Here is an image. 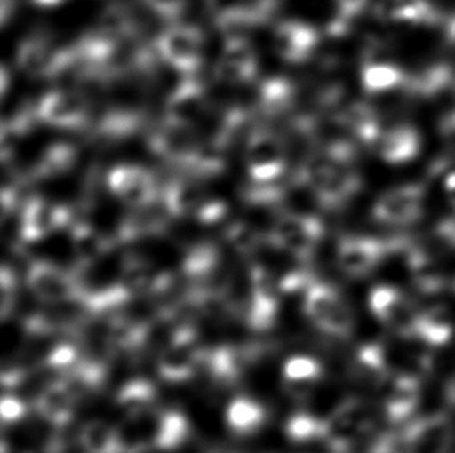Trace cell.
Listing matches in <instances>:
<instances>
[{
  "label": "cell",
  "instance_id": "obj_1",
  "mask_svg": "<svg viewBox=\"0 0 455 453\" xmlns=\"http://www.w3.org/2000/svg\"><path fill=\"white\" fill-rule=\"evenodd\" d=\"M355 159L356 153L351 145L334 141L303 163L297 180L309 188L322 209H344L363 185Z\"/></svg>",
  "mask_w": 455,
  "mask_h": 453
},
{
  "label": "cell",
  "instance_id": "obj_2",
  "mask_svg": "<svg viewBox=\"0 0 455 453\" xmlns=\"http://www.w3.org/2000/svg\"><path fill=\"white\" fill-rule=\"evenodd\" d=\"M205 348L201 345L196 326L188 322L179 323L162 349L156 370L162 382L182 385L195 379L203 370Z\"/></svg>",
  "mask_w": 455,
  "mask_h": 453
},
{
  "label": "cell",
  "instance_id": "obj_3",
  "mask_svg": "<svg viewBox=\"0 0 455 453\" xmlns=\"http://www.w3.org/2000/svg\"><path fill=\"white\" fill-rule=\"evenodd\" d=\"M303 313L319 331L331 338H348L355 330L348 303L338 289L319 280H314L303 292Z\"/></svg>",
  "mask_w": 455,
  "mask_h": 453
},
{
  "label": "cell",
  "instance_id": "obj_4",
  "mask_svg": "<svg viewBox=\"0 0 455 453\" xmlns=\"http://www.w3.org/2000/svg\"><path fill=\"white\" fill-rule=\"evenodd\" d=\"M323 224L307 213L286 211L278 216L269 232V242L299 261H309L323 239Z\"/></svg>",
  "mask_w": 455,
  "mask_h": 453
},
{
  "label": "cell",
  "instance_id": "obj_5",
  "mask_svg": "<svg viewBox=\"0 0 455 453\" xmlns=\"http://www.w3.org/2000/svg\"><path fill=\"white\" fill-rule=\"evenodd\" d=\"M25 282L31 294L45 305L80 303L86 292L80 275L75 274V270L62 269L45 259L30 263Z\"/></svg>",
  "mask_w": 455,
  "mask_h": 453
},
{
  "label": "cell",
  "instance_id": "obj_6",
  "mask_svg": "<svg viewBox=\"0 0 455 453\" xmlns=\"http://www.w3.org/2000/svg\"><path fill=\"white\" fill-rule=\"evenodd\" d=\"M162 201L172 218H193L201 224H215L228 215V203L190 180L168 185Z\"/></svg>",
  "mask_w": 455,
  "mask_h": 453
},
{
  "label": "cell",
  "instance_id": "obj_7",
  "mask_svg": "<svg viewBox=\"0 0 455 453\" xmlns=\"http://www.w3.org/2000/svg\"><path fill=\"white\" fill-rule=\"evenodd\" d=\"M280 282L271 270L261 264H253L249 270V290H247V325L253 331H269L277 322L280 313Z\"/></svg>",
  "mask_w": 455,
  "mask_h": 453
},
{
  "label": "cell",
  "instance_id": "obj_8",
  "mask_svg": "<svg viewBox=\"0 0 455 453\" xmlns=\"http://www.w3.org/2000/svg\"><path fill=\"white\" fill-rule=\"evenodd\" d=\"M244 162L251 182H272L284 178L288 168L284 143L267 129H255L246 141Z\"/></svg>",
  "mask_w": 455,
  "mask_h": 453
},
{
  "label": "cell",
  "instance_id": "obj_9",
  "mask_svg": "<svg viewBox=\"0 0 455 453\" xmlns=\"http://www.w3.org/2000/svg\"><path fill=\"white\" fill-rule=\"evenodd\" d=\"M162 61L184 75L196 74L204 60V36L193 25H172L156 41Z\"/></svg>",
  "mask_w": 455,
  "mask_h": 453
},
{
  "label": "cell",
  "instance_id": "obj_10",
  "mask_svg": "<svg viewBox=\"0 0 455 453\" xmlns=\"http://www.w3.org/2000/svg\"><path fill=\"white\" fill-rule=\"evenodd\" d=\"M371 427L373 415L369 405L359 399H347L326 417L323 441L332 453H347Z\"/></svg>",
  "mask_w": 455,
  "mask_h": 453
},
{
  "label": "cell",
  "instance_id": "obj_11",
  "mask_svg": "<svg viewBox=\"0 0 455 453\" xmlns=\"http://www.w3.org/2000/svg\"><path fill=\"white\" fill-rule=\"evenodd\" d=\"M259 355V346L221 345L212 349L205 348L201 371L207 373L213 385L232 388L240 384Z\"/></svg>",
  "mask_w": 455,
  "mask_h": 453
},
{
  "label": "cell",
  "instance_id": "obj_12",
  "mask_svg": "<svg viewBox=\"0 0 455 453\" xmlns=\"http://www.w3.org/2000/svg\"><path fill=\"white\" fill-rule=\"evenodd\" d=\"M72 222L74 215L68 207L45 197H28L19 216V234L25 242H37Z\"/></svg>",
  "mask_w": 455,
  "mask_h": 453
},
{
  "label": "cell",
  "instance_id": "obj_13",
  "mask_svg": "<svg viewBox=\"0 0 455 453\" xmlns=\"http://www.w3.org/2000/svg\"><path fill=\"white\" fill-rule=\"evenodd\" d=\"M106 185L120 203L130 209H142L159 199V188L151 171L140 165H117L112 168Z\"/></svg>",
  "mask_w": 455,
  "mask_h": 453
},
{
  "label": "cell",
  "instance_id": "obj_14",
  "mask_svg": "<svg viewBox=\"0 0 455 453\" xmlns=\"http://www.w3.org/2000/svg\"><path fill=\"white\" fill-rule=\"evenodd\" d=\"M423 185L407 184L384 191L373 203L375 221L387 226H407L419 221L425 211Z\"/></svg>",
  "mask_w": 455,
  "mask_h": 453
},
{
  "label": "cell",
  "instance_id": "obj_15",
  "mask_svg": "<svg viewBox=\"0 0 455 453\" xmlns=\"http://www.w3.org/2000/svg\"><path fill=\"white\" fill-rule=\"evenodd\" d=\"M394 247L395 244H388L382 239L371 236H342L339 239L336 253L339 269L345 275L353 278L370 275L386 259L388 251Z\"/></svg>",
  "mask_w": 455,
  "mask_h": 453
},
{
  "label": "cell",
  "instance_id": "obj_16",
  "mask_svg": "<svg viewBox=\"0 0 455 453\" xmlns=\"http://www.w3.org/2000/svg\"><path fill=\"white\" fill-rule=\"evenodd\" d=\"M369 306L378 322L387 326L390 331L401 336H415L417 315L412 303L400 289L390 284H379L371 289Z\"/></svg>",
  "mask_w": 455,
  "mask_h": 453
},
{
  "label": "cell",
  "instance_id": "obj_17",
  "mask_svg": "<svg viewBox=\"0 0 455 453\" xmlns=\"http://www.w3.org/2000/svg\"><path fill=\"white\" fill-rule=\"evenodd\" d=\"M149 147L160 159L190 168L203 145L195 132V126L165 122L149 135Z\"/></svg>",
  "mask_w": 455,
  "mask_h": 453
},
{
  "label": "cell",
  "instance_id": "obj_18",
  "mask_svg": "<svg viewBox=\"0 0 455 453\" xmlns=\"http://www.w3.org/2000/svg\"><path fill=\"white\" fill-rule=\"evenodd\" d=\"M259 74L257 52L246 36L226 37L215 66L216 80L224 84H246Z\"/></svg>",
  "mask_w": 455,
  "mask_h": 453
},
{
  "label": "cell",
  "instance_id": "obj_19",
  "mask_svg": "<svg viewBox=\"0 0 455 453\" xmlns=\"http://www.w3.org/2000/svg\"><path fill=\"white\" fill-rule=\"evenodd\" d=\"M37 120L55 128H81L89 120L86 99L72 91H52L37 103Z\"/></svg>",
  "mask_w": 455,
  "mask_h": 453
},
{
  "label": "cell",
  "instance_id": "obj_20",
  "mask_svg": "<svg viewBox=\"0 0 455 453\" xmlns=\"http://www.w3.org/2000/svg\"><path fill=\"white\" fill-rule=\"evenodd\" d=\"M80 398V393L68 380L56 378L37 394L35 410L45 423L55 429H64L74 421Z\"/></svg>",
  "mask_w": 455,
  "mask_h": 453
},
{
  "label": "cell",
  "instance_id": "obj_21",
  "mask_svg": "<svg viewBox=\"0 0 455 453\" xmlns=\"http://www.w3.org/2000/svg\"><path fill=\"white\" fill-rule=\"evenodd\" d=\"M209 111V97L205 87L195 80L185 78L176 89H172L166 99L165 120L195 126Z\"/></svg>",
  "mask_w": 455,
  "mask_h": 453
},
{
  "label": "cell",
  "instance_id": "obj_22",
  "mask_svg": "<svg viewBox=\"0 0 455 453\" xmlns=\"http://www.w3.org/2000/svg\"><path fill=\"white\" fill-rule=\"evenodd\" d=\"M319 33L300 20H284L274 31V49L286 62L299 64L313 56L319 45Z\"/></svg>",
  "mask_w": 455,
  "mask_h": 453
},
{
  "label": "cell",
  "instance_id": "obj_23",
  "mask_svg": "<svg viewBox=\"0 0 455 453\" xmlns=\"http://www.w3.org/2000/svg\"><path fill=\"white\" fill-rule=\"evenodd\" d=\"M406 435L417 453H448L454 442V425L446 415H429L411 424Z\"/></svg>",
  "mask_w": 455,
  "mask_h": 453
},
{
  "label": "cell",
  "instance_id": "obj_24",
  "mask_svg": "<svg viewBox=\"0 0 455 453\" xmlns=\"http://www.w3.org/2000/svg\"><path fill=\"white\" fill-rule=\"evenodd\" d=\"M62 49H55L44 37L31 36L19 45L18 68L31 78H55L61 64Z\"/></svg>",
  "mask_w": 455,
  "mask_h": 453
},
{
  "label": "cell",
  "instance_id": "obj_25",
  "mask_svg": "<svg viewBox=\"0 0 455 453\" xmlns=\"http://www.w3.org/2000/svg\"><path fill=\"white\" fill-rule=\"evenodd\" d=\"M323 365L311 355H292L282 367V385L290 398L303 401L323 379Z\"/></svg>",
  "mask_w": 455,
  "mask_h": 453
},
{
  "label": "cell",
  "instance_id": "obj_26",
  "mask_svg": "<svg viewBox=\"0 0 455 453\" xmlns=\"http://www.w3.org/2000/svg\"><path fill=\"white\" fill-rule=\"evenodd\" d=\"M421 135L411 124H400L388 129L376 140V151L384 162L403 165L412 162L421 151Z\"/></svg>",
  "mask_w": 455,
  "mask_h": 453
},
{
  "label": "cell",
  "instance_id": "obj_27",
  "mask_svg": "<svg viewBox=\"0 0 455 453\" xmlns=\"http://www.w3.org/2000/svg\"><path fill=\"white\" fill-rule=\"evenodd\" d=\"M159 404V390L148 379L128 380L116 394V405L128 419L149 417Z\"/></svg>",
  "mask_w": 455,
  "mask_h": 453
},
{
  "label": "cell",
  "instance_id": "obj_28",
  "mask_svg": "<svg viewBox=\"0 0 455 453\" xmlns=\"http://www.w3.org/2000/svg\"><path fill=\"white\" fill-rule=\"evenodd\" d=\"M265 405L251 396H236L226 409V424L236 436L257 435L267 423Z\"/></svg>",
  "mask_w": 455,
  "mask_h": 453
},
{
  "label": "cell",
  "instance_id": "obj_29",
  "mask_svg": "<svg viewBox=\"0 0 455 453\" xmlns=\"http://www.w3.org/2000/svg\"><path fill=\"white\" fill-rule=\"evenodd\" d=\"M78 444L83 453H126L130 444L114 425L92 419L78 432Z\"/></svg>",
  "mask_w": 455,
  "mask_h": 453
},
{
  "label": "cell",
  "instance_id": "obj_30",
  "mask_svg": "<svg viewBox=\"0 0 455 453\" xmlns=\"http://www.w3.org/2000/svg\"><path fill=\"white\" fill-rule=\"evenodd\" d=\"M421 401V384L411 374L400 376L386 398V413L390 421L403 423L411 417Z\"/></svg>",
  "mask_w": 455,
  "mask_h": 453
},
{
  "label": "cell",
  "instance_id": "obj_31",
  "mask_svg": "<svg viewBox=\"0 0 455 453\" xmlns=\"http://www.w3.org/2000/svg\"><path fill=\"white\" fill-rule=\"evenodd\" d=\"M454 334L450 307L434 305L417 315L415 336L431 346H443Z\"/></svg>",
  "mask_w": 455,
  "mask_h": 453
},
{
  "label": "cell",
  "instance_id": "obj_32",
  "mask_svg": "<svg viewBox=\"0 0 455 453\" xmlns=\"http://www.w3.org/2000/svg\"><path fill=\"white\" fill-rule=\"evenodd\" d=\"M191 424L182 411L165 410L159 413L157 423L154 427L153 438L149 441L154 446L172 453L184 448L190 440Z\"/></svg>",
  "mask_w": 455,
  "mask_h": 453
},
{
  "label": "cell",
  "instance_id": "obj_33",
  "mask_svg": "<svg viewBox=\"0 0 455 453\" xmlns=\"http://www.w3.org/2000/svg\"><path fill=\"white\" fill-rule=\"evenodd\" d=\"M70 242L75 257L81 266H89L106 255L112 249L111 239L101 234L89 222H72L70 224Z\"/></svg>",
  "mask_w": 455,
  "mask_h": 453
},
{
  "label": "cell",
  "instance_id": "obj_34",
  "mask_svg": "<svg viewBox=\"0 0 455 453\" xmlns=\"http://www.w3.org/2000/svg\"><path fill=\"white\" fill-rule=\"evenodd\" d=\"M379 18L404 24H435L437 8L429 0H387L378 8Z\"/></svg>",
  "mask_w": 455,
  "mask_h": 453
},
{
  "label": "cell",
  "instance_id": "obj_35",
  "mask_svg": "<svg viewBox=\"0 0 455 453\" xmlns=\"http://www.w3.org/2000/svg\"><path fill=\"white\" fill-rule=\"evenodd\" d=\"M296 101V89L286 78H271L259 89V111L267 116L283 115Z\"/></svg>",
  "mask_w": 455,
  "mask_h": 453
},
{
  "label": "cell",
  "instance_id": "obj_36",
  "mask_svg": "<svg viewBox=\"0 0 455 453\" xmlns=\"http://www.w3.org/2000/svg\"><path fill=\"white\" fill-rule=\"evenodd\" d=\"M361 78L365 91L371 93L388 92L407 84L406 74L398 66L382 61L365 62Z\"/></svg>",
  "mask_w": 455,
  "mask_h": 453
},
{
  "label": "cell",
  "instance_id": "obj_37",
  "mask_svg": "<svg viewBox=\"0 0 455 453\" xmlns=\"http://www.w3.org/2000/svg\"><path fill=\"white\" fill-rule=\"evenodd\" d=\"M387 353L378 343H369L357 349L355 357V371L357 376L369 384H381L388 374Z\"/></svg>",
  "mask_w": 455,
  "mask_h": 453
},
{
  "label": "cell",
  "instance_id": "obj_38",
  "mask_svg": "<svg viewBox=\"0 0 455 453\" xmlns=\"http://www.w3.org/2000/svg\"><path fill=\"white\" fill-rule=\"evenodd\" d=\"M87 359L89 357L76 343L61 342L50 349L49 354L45 357V367L58 378L66 379L75 371H78L86 363Z\"/></svg>",
  "mask_w": 455,
  "mask_h": 453
},
{
  "label": "cell",
  "instance_id": "obj_39",
  "mask_svg": "<svg viewBox=\"0 0 455 453\" xmlns=\"http://www.w3.org/2000/svg\"><path fill=\"white\" fill-rule=\"evenodd\" d=\"M76 162V149L70 145L58 143L50 147L41 155L35 168V176L41 179H52L68 172Z\"/></svg>",
  "mask_w": 455,
  "mask_h": 453
},
{
  "label": "cell",
  "instance_id": "obj_40",
  "mask_svg": "<svg viewBox=\"0 0 455 453\" xmlns=\"http://www.w3.org/2000/svg\"><path fill=\"white\" fill-rule=\"evenodd\" d=\"M284 432L291 441L297 442V444L323 441L325 419H320L307 411H297L286 421Z\"/></svg>",
  "mask_w": 455,
  "mask_h": 453
},
{
  "label": "cell",
  "instance_id": "obj_41",
  "mask_svg": "<svg viewBox=\"0 0 455 453\" xmlns=\"http://www.w3.org/2000/svg\"><path fill=\"white\" fill-rule=\"evenodd\" d=\"M411 274L417 288L425 294H438L444 288V276L437 264L423 253H412L411 257Z\"/></svg>",
  "mask_w": 455,
  "mask_h": 453
},
{
  "label": "cell",
  "instance_id": "obj_42",
  "mask_svg": "<svg viewBox=\"0 0 455 453\" xmlns=\"http://www.w3.org/2000/svg\"><path fill=\"white\" fill-rule=\"evenodd\" d=\"M342 123L350 129L357 139L365 143H376L379 139V123L376 120L375 112L363 105L351 106L342 115Z\"/></svg>",
  "mask_w": 455,
  "mask_h": 453
},
{
  "label": "cell",
  "instance_id": "obj_43",
  "mask_svg": "<svg viewBox=\"0 0 455 453\" xmlns=\"http://www.w3.org/2000/svg\"><path fill=\"white\" fill-rule=\"evenodd\" d=\"M226 241L241 257H252L261 245V234L247 222H232L226 230Z\"/></svg>",
  "mask_w": 455,
  "mask_h": 453
},
{
  "label": "cell",
  "instance_id": "obj_44",
  "mask_svg": "<svg viewBox=\"0 0 455 453\" xmlns=\"http://www.w3.org/2000/svg\"><path fill=\"white\" fill-rule=\"evenodd\" d=\"M16 294H18V280L12 269L8 266L2 267L0 272V298H2V315L4 319L8 317V314L12 313L14 303H16Z\"/></svg>",
  "mask_w": 455,
  "mask_h": 453
},
{
  "label": "cell",
  "instance_id": "obj_45",
  "mask_svg": "<svg viewBox=\"0 0 455 453\" xmlns=\"http://www.w3.org/2000/svg\"><path fill=\"white\" fill-rule=\"evenodd\" d=\"M370 453H417L413 449L412 442L403 433H386L376 440L371 452Z\"/></svg>",
  "mask_w": 455,
  "mask_h": 453
},
{
  "label": "cell",
  "instance_id": "obj_46",
  "mask_svg": "<svg viewBox=\"0 0 455 453\" xmlns=\"http://www.w3.org/2000/svg\"><path fill=\"white\" fill-rule=\"evenodd\" d=\"M0 411H2V423L5 425H14V424L22 423L27 415H28V405L25 404V401L14 396V394H8L5 393L2 398V405H0Z\"/></svg>",
  "mask_w": 455,
  "mask_h": 453
},
{
  "label": "cell",
  "instance_id": "obj_47",
  "mask_svg": "<svg viewBox=\"0 0 455 453\" xmlns=\"http://www.w3.org/2000/svg\"><path fill=\"white\" fill-rule=\"evenodd\" d=\"M145 4L165 19H176L184 12L188 5V0H145Z\"/></svg>",
  "mask_w": 455,
  "mask_h": 453
},
{
  "label": "cell",
  "instance_id": "obj_48",
  "mask_svg": "<svg viewBox=\"0 0 455 453\" xmlns=\"http://www.w3.org/2000/svg\"><path fill=\"white\" fill-rule=\"evenodd\" d=\"M204 2H205V5H207L210 12H213L216 19L222 16V14H228V12L240 8L244 0H204Z\"/></svg>",
  "mask_w": 455,
  "mask_h": 453
},
{
  "label": "cell",
  "instance_id": "obj_49",
  "mask_svg": "<svg viewBox=\"0 0 455 453\" xmlns=\"http://www.w3.org/2000/svg\"><path fill=\"white\" fill-rule=\"evenodd\" d=\"M126 453H168L165 450H162V449L157 448V446H154L151 441H140L134 442V444H130V448H128V452Z\"/></svg>",
  "mask_w": 455,
  "mask_h": 453
},
{
  "label": "cell",
  "instance_id": "obj_50",
  "mask_svg": "<svg viewBox=\"0 0 455 453\" xmlns=\"http://www.w3.org/2000/svg\"><path fill=\"white\" fill-rule=\"evenodd\" d=\"M14 12V0H2L0 2V14H2V24L8 22V18Z\"/></svg>",
  "mask_w": 455,
  "mask_h": 453
},
{
  "label": "cell",
  "instance_id": "obj_51",
  "mask_svg": "<svg viewBox=\"0 0 455 453\" xmlns=\"http://www.w3.org/2000/svg\"><path fill=\"white\" fill-rule=\"evenodd\" d=\"M36 5L41 6H55L60 5L64 0H33Z\"/></svg>",
  "mask_w": 455,
  "mask_h": 453
},
{
  "label": "cell",
  "instance_id": "obj_52",
  "mask_svg": "<svg viewBox=\"0 0 455 453\" xmlns=\"http://www.w3.org/2000/svg\"><path fill=\"white\" fill-rule=\"evenodd\" d=\"M451 399H452V401H454L455 402V384H452V385H451Z\"/></svg>",
  "mask_w": 455,
  "mask_h": 453
}]
</instances>
